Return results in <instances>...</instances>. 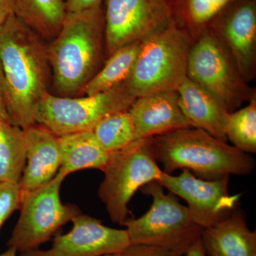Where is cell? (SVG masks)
<instances>
[{"label": "cell", "mask_w": 256, "mask_h": 256, "mask_svg": "<svg viewBox=\"0 0 256 256\" xmlns=\"http://www.w3.org/2000/svg\"><path fill=\"white\" fill-rule=\"evenodd\" d=\"M142 42L121 47L108 57L104 66L88 82L84 89L86 96L107 92L124 84L132 72Z\"/></svg>", "instance_id": "obj_20"}, {"label": "cell", "mask_w": 256, "mask_h": 256, "mask_svg": "<svg viewBox=\"0 0 256 256\" xmlns=\"http://www.w3.org/2000/svg\"><path fill=\"white\" fill-rule=\"evenodd\" d=\"M184 256H206L200 236L192 242Z\"/></svg>", "instance_id": "obj_30"}, {"label": "cell", "mask_w": 256, "mask_h": 256, "mask_svg": "<svg viewBox=\"0 0 256 256\" xmlns=\"http://www.w3.org/2000/svg\"><path fill=\"white\" fill-rule=\"evenodd\" d=\"M25 164L23 129L0 119V182L20 184Z\"/></svg>", "instance_id": "obj_22"}, {"label": "cell", "mask_w": 256, "mask_h": 256, "mask_svg": "<svg viewBox=\"0 0 256 256\" xmlns=\"http://www.w3.org/2000/svg\"><path fill=\"white\" fill-rule=\"evenodd\" d=\"M0 66L12 124L22 129L36 124V106L50 84L48 45L14 14L0 28Z\"/></svg>", "instance_id": "obj_1"}, {"label": "cell", "mask_w": 256, "mask_h": 256, "mask_svg": "<svg viewBox=\"0 0 256 256\" xmlns=\"http://www.w3.org/2000/svg\"><path fill=\"white\" fill-rule=\"evenodd\" d=\"M201 240L206 256H256V234L249 229L245 214L237 208L230 216L203 229Z\"/></svg>", "instance_id": "obj_17"}, {"label": "cell", "mask_w": 256, "mask_h": 256, "mask_svg": "<svg viewBox=\"0 0 256 256\" xmlns=\"http://www.w3.org/2000/svg\"><path fill=\"white\" fill-rule=\"evenodd\" d=\"M191 37L173 22L141 43L126 86L133 97L176 90L188 77Z\"/></svg>", "instance_id": "obj_4"}, {"label": "cell", "mask_w": 256, "mask_h": 256, "mask_svg": "<svg viewBox=\"0 0 256 256\" xmlns=\"http://www.w3.org/2000/svg\"><path fill=\"white\" fill-rule=\"evenodd\" d=\"M99 256H120V254H105V255Z\"/></svg>", "instance_id": "obj_32"}, {"label": "cell", "mask_w": 256, "mask_h": 256, "mask_svg": "<svg viewBox=\"0 0 256 256\" xmlns=\"http://www.w3.org/2000/svg\"><path fill=\"white\" fill-rule=\"evenodd\" d=\"M22 196L20 184L0 182V229L10 216L20 210Z\"/></svg>", "instance_id": "obj_25"}, {"label": "cell", "mask_w": 256, "mask_h": 256, "mask_svg": "<svg viewBox=\"0 0 256 256\" xmlns=\"http://www.w3.org/2000/svg\"><path fill=\"white\" fill-rule=\"evenodd\" d=\"M72 222V230L56 236L50 248L28 250L20 256H99L119 254L130 245L126 229L106 226L101 220L82 214Z\"/></svg>", "instance_id": "obj_13"}, {"label": "cell", "mask_w": 256, "mask_h": 256, "mask_svg": "<svg viewBox=\"0 0 256 256\" xmlns=\"http://www.w3.org/2000/svg\"><path fill=\"white\" fill-rule=\"evenodd\" d=\"M128 112L134 126V140L192 128L178 105L176 90L138 98Z\"/></svg>", "instance_id": "obj_14"}, {"label": "cell", "mask_w": 256, "mask_h": 256, "mask_svg": "<svg viewBox=\"0 0 256 256\" xmlns=\"http://www.w3.org/2000/svg\"><path fill=\"white\" fill-rule=\"evenodd\" d=\"M169 1L170 2V3H171L172 2V0H169Z\"/></svg>", "instance_id": "obj_33"}, {"label": "cell", "mask_w": 256, "mask_h": 256, "mask_svg": "<svg viewBox=\"0 0 256 256\" xmlns=\"http://www.w3.org/2000/svg\"><path fill=\"white\" fill-rule=\"evenodd\" d=\"M108 56L121 47L143 42L173 22L169 0H104Z\"/></svg>", "instance_id": "obj_10"}, {"label": "cell", "mask_w": 256, "mask_h": 256, "mask_svg": "<svg viewBox=\"0 0 256 256\" xmlns=\"http://www.w3.org/2000/svg\"><path fill=\"white\" fill-rule=\"evenodd\" d=\"M65 176L58 172L46 184L22 193L20 218L15 225L8 247L18 252L38 249L52 238L63 226L82 212L76 205L64 204L60 190Z\"/></svg>", "instance_id": "obj_9"}, {"label": "cell", "mask_w": 256, "mask_h": 256, "mask_svg": "<svg viewBox=\"0 0 256 256\" xmlns=\"http://www.w3.org/2000/svg\"><path fill=\"white\" fill-rule=\"evenodd\" d=\"M62 164L58 172L65 176L86 169L101 171L110 153L101 146L92 130L72 133L60 137Z\"/></svg>", "instance_id": "obj_18"}, {"label": "cell", "mask_w": 256, "mask_h": 256, "mask_svg": "<svg viewBox=\"0 0 256 256\" xmlns=\"http://www.w3.org/2000/svg\"><path fill=\"white\" fill-rule=\"evenodd\" d=\"M226 136L239 150L256 152V98L227 116Z\"/></svg>", "instance_id": "obj_23"}, {"label": "cell", "mask_w": 256, "mask_h": 256, "mask_svg": "<svg viewBox=\"0 0 256 256\" xmlns=\"http://www.w3.org/2000/svg\"><path fill=\"white\" fill-rule=\"evenodd\" d=\"M26 164L20 185L26 193L50 182L62 164L60 137L50 129L35 124L23 129Z\"/></svg>", "instance_id": "obj_15"}, {"label": "cell", "mask_w": 256, "mask_h": 256, "mask_svg": "<svg viewBox=\"0 0 256 256\" xmlns=\"http://www.w3.org/2000/svg\"><path fill=\"white\" fill-rule=\"evenodd\" d=\"M152 198L150 208L138 218L124 222L130 244L166 248L190 247L202 229L192 220L188 206L173 194H166L156 181L140 188Z\"/></svg>", "instance_id": "obj_7"}, {"label": "cell", "mask_w": 256, "mask_h": 256, "mask_svg": "<svg viewBox=\"0 0 256 256\" xmlns=\"http://www.w3.org/2000/svg\"><path fill=\"white\" fill-rule=\"evenodd\" d=\"M156 162L172 174L188 170L196 178L218 180L230 175H248L256 162L250 154L202 129L183 128L152 138Z\"/></svg>", "instance_id": "obj_3"}, {"label": "cell", "mask_w": 256, "mask_h": 256, "mask_svg": "<svg viewBox=\"0 0 256 256\" xmlns=\"http://www.w3.org/2000/svg\"><path fill=\"white\" fill-rule=\"evenodd\" d=\"M232 0H172L174 22L192 41L206 31L210 22Z\"/></svg>", "instance_id": "obj_21"}, {"label": "cell", "mask_w": 256, "mask_h": 256, "mask_svg": "<svg viewBox=\"0 0 256 256\" xmlns=\"http://www.w3.org/2000/svg\"><path fill=\"white\" fill-rule=\"evenodd\" d=\"M14 14L42 40L52 42L66 16V0H14Z\"/></svg>", "instance_id": "obj_19"}, {"label": "cell", "mask_w": 256, "mask_h": 256, "mask_svg": "<svg viewBox=\"0 0 256 256\" xmlns=\"http://www.w3.org/2000/svg\"><path fill=\"white\" fill-rule=\"evenodd\" d=\"M176 92L180 108L192 128L227 142L225 130L229 112L218 99L188 77Z\"/></svg>", "instance_id": "obj_16"}, {"label": "cell", "mask_w": 256, "mask_h": 256, "mask_svg": "<svg viewBox=\"0 0 256 256\" xmlns=\"http://www.w3.org/2000/svg\"><path fill=\"white\" fill-rule=\"evenodd\" d=\"M92 131L101 146L109 153L124 149L134 141V126L128 110L104 118Z\"/></svg>", "instance_id": "obj_24"}, {"label": "cell", "mask_w": 256, "mask_h": 256, "mask_svg": "<svg viewBox=\"0 0 256 256\" xmlns=\"http://www.w3.org/2000/svg\"><path fill=\"white\" fill-rule=\"evenodd\" d=\"M136 99L124 82L107 92L82 97L48 92L36 106L35 121L58 137L92 130L104 118L129 110Z\"/></svg>", "instance_id": "obj_8"}, {"label": "cell", "mask_w": 256, "mask_h": 256, "mask_svg": "<svg viewBox=\"0 0 256 256\" xmlns=\"http://www.w3.org/2000/svg\"><path fill=\"white\" fill-rule=\"evenodd\" d=\"M104 0H66L67 12H76L102 4Z\"/></svg>", "instance_id": "obj_27"}, {"label": "cell", "mask_w": 256, "mask_h": 256, "mask_svg": "<svg viewBox=\"0 0 256 256\" xmlns=\"http://www.w3.org/2000/svg\"><path fill=\"white\" fill-rule=\"evenodd\" d=\"M0 119L13 124L8 110H6V104H5L4 86H3V77L1 66H0Z\"/></svg>", "instance_id": "obj_29"}, {"label": "cell", "mask_w": 256, "mask_h": 256, "mask_svg": "<svg viewBox=\"0 0 256 256\" xmlns=\"http://www.w3.org/2000/svg\"><path fill=\"white\" fill-rule=\"evenodd\" d=\"M102 4L67 12L60 32L48 45L54 90L58 96L74 97L100 69L105 46Z\"/></svg>", "instance_id": "obj_2"}, {"label": "cell", "mask_w": 256, "mask_h": 256, "mask_svg": "<svg viewBox=\"0 0 256 256\" xmlns=\"http://www.w3.org/2000/svg\"><path fill=\"white\" fill-rule=\"evenodd\" d=\"M190 247L166 248L146 244H130L120 256H184Z\"/></svg>", "instance_id": "obj_26"}, {"label": "cell", "mask_w": 256, "mask_h": 256, "mask_svg": "<svg viewBox=\"0 0 256 256\" xmlns=\"http://www.w3.org/2000/svg\"><path fill=\"white\" fill-rule=\"evenodd\" d=\"M102 172L99 198L111 220L124 226L130 214L131 198L144 185L158 181L162 170L158 166L151 138L133 141L124 149L110 153Z\"/></svg>", "instance_id": "obj_5"}, {"label": "cell", "mask_w": 256, "mask_h": 256, "mask_svg": "<svg viewBox=\"0 0 256 256\" xmlns=\"http://www.w3.org/2000/svg\"><path fill=\"white\" fill-rule=\"evenodd\" d=\"M225 45L248 82L256 76V0H232L207 30Z\"/></svg>", "instance_id": "obj_12"}, {"label": "cell", "mask_w": 256, "mask_h": 256, "mask_svg": "<svg viewBox=\"0 0 256 256\" xmlns=\"http://www.w3.org/2000/svg\"><path fill=\"white\" fill-rule=\"evenodd\" d=\"M14 0H0V28L14 14Z\"/></svg>", "instance_id": "obj_28"}, {"label": "cell", "mask_w": 256, "mask_h": 256, "mask_svg": "<svg viewBox=\"0 0 256 256\" xmlns=\"http://www.w3.org/2000/svg\"><path fill=\"white\" fill-rule=\"evenodd\" d=\"M188 78L214 96L228 112L256 98V89L242 76L226 47L208 30L192 43Z\"/></svg>", "instance_id": "obj_6"}, {"label": "cell", "mask_w": 256, "mask_h": 256, "mask_svg": "<svg viewBox=\"0 0 256 256\" xmlns=\"http://www.w3.org/2000/svg\"><path fill=\"white\" fill-rule=\"evenodd\" d=\"M18 252V250L14 248L9 247L8 250L0 254V256H16Z\"/></svg>", "instance_id": "obj_31"}, {"label": "cell", "mask_w": 256, "mask_h": 256, "mask_svg": "<svg viewBox=\"0 0 256 256\" xmlns=\"http://www.w3.org/2000/svg\"><path fill=\"white\" fill-rule=\"evenodd\" d=\"M229 178L205 180L188 170L178 176L162 171L158 182L188 203L192 220L202 229L210 228L230 216L238 208L240 194L230 195Z\"/></svg>", "instance_id": "obj_11"}]
</instances>
